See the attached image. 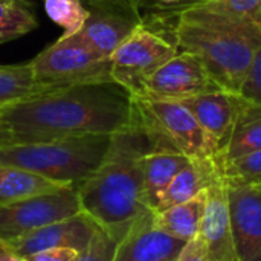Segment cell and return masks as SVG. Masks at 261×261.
I'll list each match as a JSON object with an SVG mask.
<instances>
[{
    "instance_id": "obj_1",
    "label": "cell",
    "mask_w": 261,
    "mask_h": 261,
    "mask_svg": "<svg viewBox=\"0 0 261 261\" xmlns=\"http://www.w3.org/2000/svg\"><path fill=\"white\" fill-rule=\"evenodd\" d=\"M14 142L115 135L135 121L132 93L113 80L60 87L0 109Z\"/></svg>"
},
{
    "instance_id": "obj_2",
    "label": "cell",
    "mask_w": 261,
    "mask_h": 261,
    "mask_svg": "<svg viewBox=\"0 0 261 261\" xmlns=\"http://www.w3.org/2000/svg\"><path fill=\"white\" fill-rule=\"evenodd\" d=\"M156 148L135 118L112 135L102 162L76 188L81 211L118 240L138 219L151 213L144 199V158Z\"/></svg>"
},
{
    "instance_id": "obj_3",
    "label": "cell",
    "mask_w": 261,
    "mask_h": 261,
    "mask_svg": "<svg viewBox=\"0 0 261 261\" xmlns=\"http://www.w3.org/2000/svg\"><path fill=\"white\" fill-rule=\"evenodd\" d=\"M174 17L177 50L194 54L223 90L239 95L261 44L260 28L200 8L180 9Z\"/></svg>"
},
{
    "instance_id": "obj_4",
    "label": "cell",
    "mask_w": 261,
    "mask_h": 261,
    "mask_svg": "<svg viewBox=\"0 0 261 261\" xmlns=\"http://www.w3.org/2000/svg\"><path fill=\"white\" fill-rule=\"evenodd\" d=\"M110 138L93 135L47 142H12L0 145V165L78 188L102 162Z\"/></svg>"
},
{
    "instance_id": "obj_5",
    "label": "cell",
    "mask_w": 261,
    "mask_h": 261,
    "mask_svg": "<svg viewBox=\"0 0 261 261\" xmlns=\"http://www.w3.org/2000/svg\"><path fill=\"white\" fill-rule=\"evenodd\" d=\"M136 121L150 133L158 148L176 150L190 159L219 158L220 147L193 113L176 99L132 95Z\"/></svg>"
},
{
    "instance_id": "obj_6",
    "label": "cell",
    "mask_w": 261,
    "mask_h": 261,
    "mask_svg": "<svg viewBox=\"0 0 261 261\" xmlns=\"http://www.w3.org/2000/svg\"><path fill=\"white\" fill-rule=\"evenodd\" d=\"M34 78L52 90L73 84L113 80L110 60L101 57L76 34L61 37L32 61Z\"/></svg>"
},
{
    "instance_id": "obj_7",
    "label": "cell",
    "mask_w": 261,
    "mask_h": 261,
    "mask_svg": "<svg viewBox=\"0 0 261 261\" xmlns=\"http://www.w3.org/2000/svg\"><path fill=\"white\" fill-rule=\"evenodd\" d=\"M177 54L173 41L141 21L110 57L113 81L141 95L148 76Z\"/></svg>"
},
{
    "instance_id": "obj_8",
    "label": "cell",
    "mask_w": 261,
    "mask_h": 261,
    "mask_svg": "<svg viewBox=\"0 0 261 261\" xmlns=\"http://www.w3.org/2000/svg\"><path fill=\"white\" fill-rule=\"evenodd\" d=\"M78 213H81V205L73 187L0 205V242H14Z\"/></svg>"
},
{
    "instance_id": "obj_9",
    "label": "cell",
    "mask_w": 261,
    "mask_h": 261,
    "mask_svg": "<svg viewBox=\"0 0 261 261\" xmlns=\"http://www.w3.org/2000/svg\"><path fill=\"white\" fill-rule=\"evenodd\" d=\"M223 90L210 75L203 63L190 52L177 54L153 72L141 95L165 99H185L202 93Z\"/></svg>"
},
{
    "instance_id": "obj_10",
    "label": "cell",
    "mask_w": 261,
    "mask_h": 261,
    "mask_svg": "<svg viewBox=\"0 0 261 261\" xmlns=\"http://www.w3.org/2000/svg\"><path fill=\"white\" fill-rule=\"evenodd\" d=\"M225 184L237 260L261 261V182Z\"/></svg>"
},
{
    "instance_id": "obj_11",
    "label": "cell",
    "mask_w": 261,
    "mask_h": 261,
    "mask_svg": "<svg viewBox=\"0 0 261 261\" xmlns=\"http://www.w3.org/2000/svg\"><path fill=\"white\" fill-rule=\"evenodd\" d=\"M98 228L99 226L86 213L81 211L73 217L55 222L5 245L14 254L23 258L41 251L58 248H70L83 252L90 245Z\"/></svg>"
},
{
    "instance_id": "obj_12",
    "label": "cell",
    "mask_w": 261,
    "mask_h": 261,
    "mask_svg": "<svg viewBox=\"0 0 261 261\" xmlns=\"http://www.w3.org/2000/svg\"><path fill=\"white\" fill-rule=\"evenodd\" d=\"M185 243L159 231L153 213H147L119 240L112 261H174Z\"/></svg>"
},
{
    "instance_id": "obj_13",
    "label": "cell",
    "mask_w": 261,
    "mask_h": 261,
    "mask_svg": "<svg viewBox=\"0 0 261 261\" xmlns=\"http://www.w3.org/2000/svg\"><path fill=\"white\" fill-rule=\"evenodd\" d=\"M199 234L213 261H239L232 237L226 184L223 179L211 185L205 193V213Z\"/></svg>"
},
{
    "instance_id": "obj_14",
    "label": "cell",
    "mask_w": 261,
    "mask_h": 261,
    "mask_svg": "<svg viewBox=\"0 0 261 261\" xmlns=\"http://www.w3.org/2000/svg\"><path fill=\"white\" fill-rule=\"evenodd\" d=\"M242 101V96L237 93L228 90H216L185 98L179 102L193 113L197 122L211 138L216 139L220 150L223 151L236 124Z\"/></svg>"
},
{
    "instance_id": "obj_15",
    "label": "cell",
    "mask_w": 261,
    "mask_h": 261,
    "mask_svg": "<svg viewBox=\"0 0 261 261\" xmlns=\"http://www.w3.org/2000/svg\"><path fill=\"white\" fill-rule=\"evenodd\" d=\"M142 20L109 11H90L84 26L76 34L101 57L109 58Z\"/></svg>"
},
{
    "instance_id": "obj_16",
    "label": "cell",
    "mask_w": 261,
    "mask_h": 261,
    "mask_svg": "<svg viewBox=\"0 0 261 261\" xmlns=\"http://www.w3.org/2000/svg\"><path fill=\"white\" fill-rule=\"evenodd\" d=\"M220 179L223 174L219 158L190 159L165 190L156 213L200 196Z\"/></svg>"
},
{
    "instance_id": "obj_17",
    "label": "cell",
    "mask_w": 261,
    "mask_h": 261,
    "mask_svg": "<svg viewBox=\"0 0 261 261\" xmlns=\"http://www.w3.org/2000/svg\"><path fill=\"white\" fill-rule=\"evenodd\" d=\"M190 162V158L170 148H156L144 158V199L151 213H156L162 196L174 176Z\"/></svg>"
},
{
    "instance_id": "obj_18",
    "label": "cell",
    "mask_w": 261,
    "mask_h": 261,
    "mask_svg": "<svg viewBox=\"0 0 261 261\" xmlns=\"http://www.w3.org/2000/svg\"><path fill=\"white\" fill-rule=\"evenodd\" d=\"M205 193L188 202L170 206L159 213H153L154 226L159 231L182 242L193 240L200 232L205 213Z\"/></svg>"
},
{
    "instance_id": "obj_19",
    "label": "cell",
    "mask_w": 261,
    "mask_h": 261,
    "mask_svg": "<svg viewBox=\"0 0 261 261\" xmlns=\"http://www.w3.org/2000/svg\"><path fill=\"white\" fill-rule=\"evenodd\" d=\"M258 150H261V106L243 99L231 136L219 161H231Z\"/></svg>"
},
{
    "instance_id": "obj_20",
    "label": "cell",
    "mask_w": 261,
    "mask_h": 261,
    "mask_svg": "<svg viewBox=\"0 0 261 261\" xmlns=\"http://www.w3.org/2000/svg\"><path fill=\"white\" fill-rule=\"evenodd\" d=\"M64 188V185L14 167L0 165V205ZM75 188V187H73Z\"/></svg>"
},
{
    "instance_id": "obj_21",
    "label": "cell",
    "mask_w": 261,
    "mask_h": 261,
    "mask_svg": "<svg viewBox=\"0 0 261 261\" xmlns=\"http://www.w3.org/2000/svg\"><path fill=\"white\" fill-rule=\"evenodd\" d=\"M50 90L35 81L31 63L0 66V109Z\"/></svg>"
},
{
    "instance_id": "obj_22",
    "label": "cell",
    "mask_w": 261,
    "mask_h": 261,
    "mask_svg": "<svg viewBox=\"0 0 261 261\" xmlns=\"http://www.w3.org/2000/svg\"><path fill=\"white\" fill-rule=\"evenodd\" d=\"M37 24L34 14L21 0H0V38L3 41L24 35Z\"/></svg>"
},
{
    "instance_id": "obj_23",
    "label": "cell",
    "mask_w": 261,
    "mask_h": 261,
    "mask_svg": "<svg viewBox=\"0 0 261 261\" xmlns=\"http://www.w3.org/2000/svg\"><path fill=\"white\" fill-rule=\"evenodd\" d=\"M187 8H200L261 29V0H202ZM185 9V8H184Z\"/></svg>"
},
{
    "instance_id": "obj_24",
    "label": "cell",
    "mask_w": 261,
    "mask_h": 261,
    "mask_svg": "<svg viewBox=\"0 0 261 261\" xmlns=\"http://www.w3.org/2000/svg\"><path fill=\"white\" fill-rule=\"evenodd\" d=\"M44 9L49 18L64 29V37L78 34L90 14L81 0H44Z\"/></svg>"
},
{
    "instance_id": "obj_25",
    "label": "cell",
    "mask_w": 261,
    "mask_h": 261,
    "mask_svg": "<svg viewBox=\"0 0 261 261\" xmlns=\"http://www.w3.org/2000/svg\"><path fill=\"white\" fill-rule=\"evenodd\" d=\"M225 180L231 182H261V150L220 162Z\"/></svg>"
},
{
    "instance_id": "obj_26",
    "label": "cell",
    "mask_w": 261,
    "mask_h": 261,
    "mask_svg": "<svg viewBox=\"0 0 261 261\" xmlns=\"http://www.w3.org/2000/svg\"><path fill=\"white\" fill-rule=\"evenodd\" d=\"M119 240L106 229L98 228L90 245L78 255L76 261H112Z\"/></svg>"
},
{
    "instance_id": "obj_27",
    "label": "cell",
    "mask_w": 261,
    "mask_h": 261,
    "mask_svg": "<svg viewBox=\"0 0 261 261\" xmlns=\"http://www.w3.org/2000/svg\"><path fill=\"white\" fill-rule=\"evenodd\" d=\"M239 95L248 101L261 106V44L257 47L251 67L246 73V78L242 84Z\"/></svg>"
},
{
    "instance_id": "obj_28",
    "label": "cell",
    "mask_w": 261,
    "mask_h": 261,
    "mask_svg": "<svg viewBox=\"0 0 261 261\" xmlns=\"http://www.w3.org/2000/svg\"><path fill=\"white\" fill-rule=\"evenodd\" d=\"M89 11H109V12H121L142 20V15L135 8L132 0H81Z\"/></svg>"
},
{
    "instance_id": "obj_29",
    "label": "cell",
    "mask_w": 261,
    "mask_h": 261,
    "mask_svg": "<svg viewBox=\"0 0 261 261\" xmlns=\"http://www.w3.org/2000/svg\"><path fill=\"white\" fill-rule=\"evenodd\" d=\"M174 261H213V258L206 249L203 239L199 234L193 240L185 243L184 249L180 251V254Z\"/></svg>"
},
{
    "instance_id": "obj_30",
    "label": "cell",
    "mask_w": 261,
    "mask_h": 261,
    "mask_svg": "<svg viewBox=\"0 0 261 261\" xmlns=\"http://www.w3.org/2000/svg\"><path fill=\"white\" fill-rule=\"evenodd\" d=\"M80 254L81 252L70 248H58L32 254L26 257V261H76Z\"/></svg>"
},
{
    "instance_id": "obj_31",
    "label": "cell",
    "mask_w": 261,
    "mask_h": 261,
    "mask_svg": "<svg viewBox=\"0 0 261 261\" xmlns=\"http://www.w3.org/2000/svg\"><path fill=\"white\" fill-rule=\"evenodd\" d=\"M0 261H26V258L14 254L5 243L0 242Z\"/></svg>"
},
{
    "instance_id": "obj_32",
    "label": "cell",
    "mask_w": 261,
    "mask_h": 261,
    "mask_svg": "<svg viewBox=\"0 0 261 261\" xmlns=\"http://www.w3.org/2000/svg\"><path fill=\"white\" fill-rule=\"evenodd\" d=\"M197 2H202V0H177V3L174 5V6H171V8H165V9H158V11H161V12H167V14H176V12H179L180 9H184V8H187V6H190V5H193V3H197Z\"/></svg>"
},
{
    "instance_id": "obj_33",
    "label": "cell",
    "mask_w": 261,
    "mask_h": 261,
    "mask_svg": "<svg viewBox=\"0 0 261 261\" xmlns=\"http://www.w3.org/2000/svg\"><path fill=\"white\" fill-rule=\"evenodd\" d=\"M12 142H14L12 132H11L9 127L0 119V145H6V144H12Z\"/></svg>"
},
{
    "instance_id": "obj_34",
    "label": "cell",
    "mask_w": 261,
    "mask_h": 261,
    "mask_svg": "<svg viewBox=\"0 0 261 261\" xmlns=\"http://www.w3.org/2000/svg\"><path fill=\"white\" fill-rule=\"evenodd\" d=\"M148 3V0H145L144 2V6ZM177 3V0H154V3H153V8H156V9H165V8H171V6H174ZM142 6V8H144Z\"/></svg>"
},
{
    "instance_id": "obj_35",
    "label": "cell",
    "mask_w": 261,
    "mask_h": 261,
    "mask_svg": "<svg viewBox=\"0 0 261 261\" xmlns=\"http://www.w3.org/2000/svg\"><path fill=\"white\" fill-rule=\"evenodd\" d=\"M132 2H133L135 8L139 11V14H141V9H142V6H144V2H145V0H132Z\"/></svg>"
},
{
    "instance_id": "obj_36",
    "label": "cell",
    "mask_w": 261,
    "mask_h": 261,
    "mask_svg": "<svg viewBox=\"0 0 261 261\" xmlns=\"http://www.w3.org/2000/svg\"><path fill=\"white\" fill-rule=\"evenodd\" d=\"M0 43H5V41H3V40H2V38H0Z\"/></svg>"
}]
</instances>
